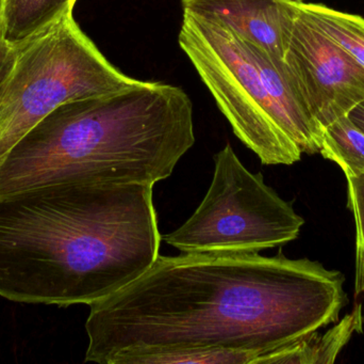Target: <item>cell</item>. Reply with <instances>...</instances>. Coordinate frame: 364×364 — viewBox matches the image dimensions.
Instances as JSON below:
<instances>
[{"instance_id":"cell-8","label":"cell","mask_w":364,"mask_h":364,"mask_svg":"<svg viewBox=\"0 0 364 364\" xmlns=\"http://www.w3.org/2000/svg\"><path fill=\"white\" fill-rule=\"evenodd\" d=\"M296 0H181L184 13L225 26L269 57L284 61Z\"/></svg>"},{"instance_id":"cell-11","label":"cell","mask_w":364,"mask_h":364,"mask_svg":"<svg viewBox=\"0 0 364 364\" xmlns=\"http://www.w3.org/2000/svg\"><path fill=\"white\" fill-rule=\"evenodd\" d=\"M320 153L341 167L346 177L364 175V132L348 115L323 128Z\"/></svg>"},{"instance_id":"cell-16","label":"cell","mask_w":364,"mask_h":364,"mask_svg":"<svg viewBox=\"0 0 364 364\" xmlns=\"http://www.w3.org/2000/svg\"><path fill=\"white\" fill-rule=\"evenodd\" d=\"M296 1H304V0H296Z\"/></svg>"},{"instance_id":"cell-13","label":"cell","mask_w":364,"mask_h":364,"mask_svg":"<svg viewBox=\"0 0 364 364\" xmlns=\"http://www.w3.org/2000/svg\"><path fill=\"white\" fill-rule=\"evenodd\" d=\"M348 184V207L356 224V274L355 293H364V175L346 177Z\"/></svg>"},{"instance_id":"cell-14","label":"cell","mask_w":364,"mask_h":364,"mask_svg":"<svg viewBox=\"0 0 364 364\" xmlns=\"http://www.w3.org/2000/svg\"><path fill=\"white\" fill-rule=\"evenodd\" d=\"M16 47L6 42L0 34V98L8 83L9 77L14 68Z\"/></svg>"},{"instance_id":"cell-15","label":"cell","mask_w":364,"mask_h":364,"mask_svg":"<svg viewBox=\"0 0 364 364\" xmlns=\"http://www.w3.org/2000/svg\"><path fill=\"white\" fill-rule=\"evenodd\" d=\"M350 119L364 132V100L348 113Z\"/></svg>"},{"instance_id":"cell-7","label":"cell","mask_w":364,"mask_h":364,"mask_svg":"<svg viewBox=\"0 0 364 364\" xmlns=\"http://www.w3.org/2000/svg\"><path fill=\"white\" fill-rule=\"evenodd\" d=\"M284 63L321 132L364 100V66L320 29L299 2Z\"/></svg>"},{"instance_id":"cell-10","label":"cell","mask_w":364,"mask_h":364,"mask_svg":"<svg viewBox=\"0 0 364 364\" xmlns=\"http://www.w3.org/2000/svg\"><path fill=\"white\" fill-rule=\"evenodd\" d=\"M77 0H0V34L12 45L25 42L72 12Z\"/></svg>"},{"instance_id":"cell-6","label":"cell","mask_w":364,"mask_h":364,"mask_svg":"<svg viewBox=\"0 0 364 364\" xmlns=\"http://www.w3.org/2000/svg\"><path fill=\"white\" fill-rule=\"evenodd\" d=\"M211 185L194 214L164 235L182 254L246 252L280 247L299 237L305 220L242 164L231 145L214 155Z\"/></svg>"},{"instance_id":"cell-2","label":"cell","mask_w":364,"mask_h":364,"mask_svg":"<svg viewBox=\"0 0 364 364\" xmlns=\"http://www.w3.org/2000/svg\"><path fill=\"white\" fill-rule=\"evenodd\" d=\"M153 187L58 183L0 196V297L91 306L159 256Z\"/></svg>"},{"instance_id":"cell-1","label":"cell","mask_w":364,"mask_h":364,"mask_svg":"<svg viewBox=\"0 0 364 364\" xmlns=\"http://www.w3.org/2000/svg\"><path fill=\"white\" fill-rule=\"evenodd\" d=\"M344 276L282 254L159 256L144 274L90 306L85 363L149 364L164 355L237 352L252 364L337 322Z\"/></svg>"},{"instance_id":"cell-3","label":"cell","mask_w":364,"mask_h":364,"mask_svg":"<svg viewBox=\"0 0 364 364\" xmlns=\"http://www.w3.org/2000/svg\"><path fill=\"white\" fill-rule=\"evenodd\" d=\"M194 143L188 94L141 80L51 111L0 160V196L58 183L154 186Z\"/></svg>"},{"instance_id":"cell-9","label":"cell","mask_w":364,"mask_h":364,"mask_svg":"<svg viewBox=\"0 0 364 364\" xmlns=\"http://www.w3.org/2000/svg\"><path fill=\"white\" fill-rule=\"evenodd\" d=\"M363 329V308L357 306L331 331H318L269 353L261 363L314 364L333 363L353 335Z\"/></svg>"},{"instance_id":"cell-5","label":"cell","mask_w":364,"mask_h":364,"mask_svg":"<svg viewBox=\"0 0 364 364\" xmlns=\"http://www.w3.org/2000/svg\"><path fill=\"white\" fill-rule=\"evenodd\" d=\"M179 46L240 141L263 165H293L301 152L280 128L250 45L225 26L183 12Z\"/></svg>"},{"instance_id":"cell-12","label":"cell","mask_w":364,"mask_h":364,"mask_svg":"<svg viewBox=\"0 0 364 364\" xmlns=\"http://www.w3.org/2000/svg\"><path fill=\"white\" fill-rule=\"evenodd\" d=\"M301 10L329 38L364 66V19L324 4L299 1Z\"/></svg>"},{"instance_id":"cell-4","label":"cell","mask_w":364,"mask_h":364,"mask_svg":"<svg viewBox=\"0 0 364 364\" xmlns=\"http://www.w3.org/2000/svg\"><path fill=\"white\" fill-rule=\"evenodd\" d=\"M15 47L14 68L0 98V160L61 105L141 81L108 61L80 29L73 11Z\"/></svg>"}]
</instances>
